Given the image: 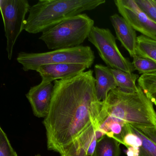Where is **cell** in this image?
Wrapping results in <instances>:
<instances>
[{
  "label": "cell",
  "instance_id": "obj_5",
  "mask_svg": "<svg viewBox=\"0 0 156 156\" xmlns=\"http://www.w3.org/2000/svg\"><path fill=\"white\" fill-rule=\"evenodd\" d=\"M95 60L94 52L89 46L57 49L44 53L18 54L17 61L25 72L36 71L42 66L61 63H79L91 67Z\"/></svg>",
  "mask_w": 156,
  "mask_h": 156
},
{
  "label": "cell",
  "instance_id": "obj_7",
  "mask_svg": "<svg viewBox=\"0 0 156 156\" xmlns=\"http://www.w3.org/2000/svg\"><path fill=\"white\" fill-rule=\"evenodd\" d=\"M88 40L96 48L99 56L108 67L128 73L135 71L132 62L120 52L115 38L109 29L94 26Z\"/></svg>",
  "mask_w": 156,
  "mask_h": 156
},
{
  "label": "cell",
  "instance_id": "obj_1",
  "mask_svg": "<svg viewBox=\"0 0 156 156\" xmlns=\"http://www.w3.org/2000/svg\"><path fill=\"white\" fill-rule=\"evenodd\" d=\"M93 70L56 80L47 116V148L62 154L71 143L97 120L102 102L97 99Z\"/></svg>",
  "mask_w": 156,
  "mask_h": 156
},
{
  "label": "cell",
  "instance_id": "obj_11",
  "mask_svg": "<svg viewBox=\"0 0 156 156\" xmlns=\"http://www.w3.org/2000/svg\"><path fill=\"white\" fill-rule=\"evenodd\" d=\"M88 67L82 64L61 63L42 66L36 70L45 83L67 79L85 72Z\"/></svg>",
  "mask_w": 156,
  "mask_h": 156
},
{
  "label": "cell",
  "instance_id": "obj_8",
  "mask_svg": "<svg viewBox=\"0 0 156 156\" xmlns=\"http://www.w3.org/2000/svg\"><path fill=\"white\" fill-rule=\"evenodd\" d=\"M119 12L135 30L156 40V23L151 20L137 5L135 0H116Z\"/></svg>",
  "mask_w": 156,
  "mask_h": 156
},
{
  "label": "cell",
  "instance_id": "obj_22",
  "mask_svg": "<svg viewBox=\"0 0 156 156\" xmlns=\"http://www.w3.org/2000/svg\"><path fill=\"white\" fill-rule=\"evenodd\" d=\"M128 132L125 135L123 138V145H125L127 148L129 147H140L142 145V140L141 138L135 132L129 130V129Z\"/></svg>",
  "mask_w": 156,
  "mask_h": 156
},
{
  "label": "cell",
  "instance_id": "obj_20",
  "mask_svg": "<svg viewBox=\"0 0 156 156\" xmlns=\"http://www.w3.org/2000/svg\"><path fill=\"white\" fill-rule=\"evenodd\" d=\"M0 156H18L2 127H0Z\"/></svg>",
  "mask_w": 156,
  "mask_h": 156
},
{
  "label": "cell",
  "instance_id": "obj_25",
  "mask_svg": "<svg viewBox=\"0 0 156 156\" xmlns=\"http://www.w3.org/2000/svg\"><path fill=\"white\" fill-rule=\"evenodd\" d=\"M148 98L151 99L152 103L154 104L156 106V93L152 94Z\"/></svg>",
  "mask_w": 156,
  "mask_h": 156
},
{
  "label": "cell",
  "instance_id": "obj_12",
  "mask_svg": "<svg viewBox=\"0 0 156 156\" xmlns=\"http://www.w3.org/2000/svg\"><path fill=\"white\" fill-rule=\"evenodd\" d=\"M110 21L115 32L117 38L130 56H136L137 37L136 30L126 21L117 14L110 17Z\"/></svg>",
  "mask_w": 156,
  "mask_h": 156
},
{
  "label": "cell",
  "instance_id": "obj_17",
  "mask_svg": "<svg viewBox=\"0 0 156 156\" xmlns=\"http://www.w3.org/2000/svg\"><path fill=\"white\" fill-rule=\"evenodd\" d=\"M129 130L137 134L142 140L138 156H156V144L145 136L137 128L128 123Z\"/></svg>",
  "mask_w": 156,
  "mask_h": 156
},
{
  "label": "cell",
  "instance_id": "obj_19",
  "mask_svg": "<svg viewBox=\"0 0 156 156\" xmlns=\"http://www.w3.org/2000/svg\"><path fill=\"white\" fill-rule=\"evenodd\" d=\"M132 64L135 70L142 75L156 72V62L151 59L137 55L133 58Z\"/></svg>",
  "mask_w": 156,
  "mask_h": 156
},
{
  "label": "cell",
  "instance_id": "obj_9",
  "mask_svg": "<svg viewBox=\"0 0 156 156\" xmlns=\"http://www.w3.org/2000/svg\"><path fill=\"white\" fill-rule=\"evenodd\" d=\"M105 134L94 124L84 130L61 156H94L97 143Z\"/></svg>",
  "mask_w": 156,
  "mask_h": 156
},
{
  "label": "cell",
  "instance_id": "obj_26",
  "mask_svg": "<svg viewBox=\"0 0 156 156\" xmlns=\"http://www.w3.org/2000/svg\"><path fill=\"white\" fill-rule=\"evenodd\" d=\"M35 156H41V155L40 154H37V155H35Z\"/></svg>",
  "mask_w": 156,
  "mask_h": 156
},
{
  "label": "cell",
  "instance_id": "obj_16",
  "mask_svg": "<svg viewBox=\"0 0 156 156\" xmlns=\"http://www.w3.org/2000/svg\"><path fill=\"white\" fill-rule=\"evenodd\" d=\"M137 55L156 62V40L141 35L137 39Z\"/></svg>",
  "mask_w": 156,
  "mask_h": 156
},
{
  "label": "cell",
  "instance_id": "obj_24",
  "mask_svg": "<svg viewBox=\"0 0 156 156\" xmlns=\"http://www.w3.org/2000/svg\"><path fill=\"white\" fill-rule=\"evenodd\" d=\"M139 147H127L126 155L127 156H138Z\"/></svg>",
  "mask_w": 156,
  "mask_h": 156
},
{
  "label": "cell",
  "instance_id": "obj_3",
  "mask_svg": "<svg viewBox=\"0 0 156 156\" xmlns=\"http://www.w3.org/2000/svg\"><path fill=\"white\" fill-rule=\"evenodd\" d=\"M105 2V0H40L31 7L24 30L33 34L44 32Z\"/></svg>",
  "mask_w": 156,
  "mask_h": 156
},
{
  "label": "cell",
  "instance_id": "obj_18",
  "mask_svg": "<svg viewBox=\"0 0 156 156\" xmlns=\"http://www.w3.org/2000/svg\"><path fill=\"white\" fill-rule=\"evenodd\" d=\"M138 83L148 97L156 93V72L141 75L138 79Z\"/></svg>",
  "mask_w": 156,
  "mask_h": 156
},
{
  "label": "cell",
  "instance_id": "obj_23",
  "mask_svg": "<svg viewBox=\"0 0 156 156\" xmlns=\"http://www.w3.org/2000/svg\"><path fill=\"white\" fill-rule=\"evenodd\" d=\"M137 128L148 138L156 144V126L150 128Z\"/></svg>",
  "mask_w": 156,
  "mask_h": 156
},
{
  "label": "cell",
  "instance_id": "obj_2",
  "mask_svg": "<svg viewBox=\"0 0 156 156\" xmlns=\"http://www.w3.org/2000/svg\"><path fill=\"white\" fill-rule=\"evenodd\" d=\"M108 116L136 127L156 126V112L153 104L139 86L136 92H126L118 87L110 91L106 99L102 102L96 126L99 128Z\"/></svg>",
  "mask_w": 156,
  "mask_h": 156
},
{
  "label": "cell",
  "instance_id": "obj_15",
  "mask_svg": "<svg viewBox=\"0 0 156 156\" xmlns=\"http://www.w3.org/2000/svg\"><path fill=\"white\" fill-rule=\"evenodd\" d=\"M112 71L118 88L126 92L137 91L139 86L136 84V81L139 78L137 74L117 69H112Z\"/></svg>",
  "mask_w": 156,
  "mask_h": 156
},
{
  "label": "cell",
  "instance_id": "obj_21",
  "mask_svg": "<svg viewBox=\"0 0 156 156\" xmlns=\"http://www.w3.org/2000/svg\"><path fill=\"white\" fill-rule=\"evenodd\" d=\"M147 16L156 23V4L153 0H135Z\"/></svg>",
  "mask_w": 156,
  "mask_h": 156
},
{
  "label": "cell",
  "instance_id": "obj_4",
  "mask_svg": "<svg viewBox=\"0 0 156 156\" xmlns=\"http://www.w3.org/2000/svg\"><path fill=\"white\" fill-rule=\"evenodd\" d=\"M94 22L86 13L65 20L44 32L39 39L49 50L73 48L81 45L94 27Z\"/></svg>",
  "mask_w": 156,
  "mask_h": 156
},
{
  "label": "cell",
  "instance_id": "obj_13",
  "mask_svg": "<svg viewBox=\"0 0 156 156\" xmlns=\"http://www.w3.org/2000/svg\"><path fill=\"white\" fill-rule=\"evenodd\" d=\"M95 73V91L98 101L103 102L108 93L117 88L118 87L112 73V69L102 64L94 66Z\"/></svg>",
  "mask_w": 156,
  "mask_h": 156
},
{
  "label": "cell",
  "instance_id": "obj_10",
  "mask_svg": "<svg viewBox=\"0 0 156 156\" xmlns=\"http://www.w3.org/2000/svg\"><path fill=\"white\" fill-rule=\"evenodd\" d=\"M54 86L52 83L42 82L32 87L26 94L35 116L45 118L49 113Z\"/></svg>",
  "mask_w": 156,
  "mask_h": 156
},
{
  "label": "cell",
  "instance_id": "obj_14",
  "mask_svg": "<svg viewBox=\"0 0 156 156\" xmlns=\"http://www.w3.org/2000/svg\"><path fill=\"white\" fill-rule=\"evenodd\" d=\"M120 153V143L105 135L98 140L94 156H119Z\"/></svg>",
  "mask_w": 156,
  "mask_h": 156
},
{
  "label": "cell",
  "instance_id": "obj_27",
  "mask_svg": "<svg viewBox=\"0 0 156 156\" xmlns=\"http://www.w3.org/2000/svg\"><path fill=\"white\" fill-rule=\"evenodd\" d=\"M153 2H155V3H156V0H153Z\"/></svg>",
  "mask_w": 156,
  "mask_h": 156
},
{
  "label": "cell",
  "instance_id": "obj_6",
  "mask_svg": "<svg viewBox=\"0 0 156 156\" xmlns=\"http://www.w3.org/2000/svg\"><path fill=\"white\" fill-rule=\"evenodd\" d=\"M31 6L27 0H1L0 10L4 24L7 40L6 51L9 60H11L17 39L24 30L26 15Z\"/></svg>",
  "mask_w": 156,
  "mask_h": 156
}]
</instances>
